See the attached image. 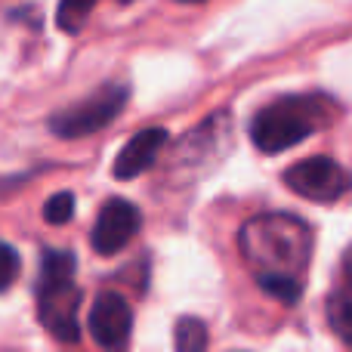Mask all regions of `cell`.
Returning <instances> with one entry per match:
<instances>
[{"mask_svg":"<svg viewBox=\"0 0 352 352\" xmlns=\"http://www.w3.org/2000/svg\"><path fill=\"white\" fill-rule=\"evenodd\" d=\"M238 244L256 275H297L309 260L312 232L297 217L266 213L244 226Z\"/></svg>","mask_w":352,"mask_h":352,"instance_id":"cell-1","label":"cell"},{"mask_svg":"<svg viewBox=\"0 0 352 352\" xmlns=\"http://www.w3.org/2000/svg\"><path fill=\"white\" fill-rule=\"evenodd\" d=\"M331 99L324 96H281L260 109L250 121V140L260 152L278 155L300 146L331 118Z\"/></svg>","mask_w":352,"mask_h":352,"instance_id":"cell-2","label":"cell"},{"mask_svg":"<svg viewBox=\"0 0 352 352\" xmlns=\"http://www.w3.org/2000/svg\"><path fill=\"white\" fill-rule=\"evenodd\" d=\"M130 90L124 84H105L99 87L93 96L80 99L78 105H68V109L56 111L50 118V130H53L59 140H80V136H90L96 130L109 127L118 115L127 105Z\"/></svg>","mask_w":352,"mask_h":352,"instance_id":"cell-3","label":"cell"},{"mask_svg":"<svg viewBox=\"0 0 352 352\" xmlns=\"http://www.w3.org/2000/svg\"><path fill=\"white\" fill-rule=\"evenodd\" d=\"M285 182L300 198L331 204V201H340L352 188V173L337 164L334 158H328V155H316V158L297 161L294 167H287Z\"/></svg>","mask_w":352,"mask_h":352,"instance_id":"cell-4","label":"cell"},{"mask_svg":"<svg viewBox=\"0 0 352 352\" xmlns=\"http://www.w3.org/2000/svg\"><path fill=\"white\" fill-rule=\"evenodd\" d=\"M140 229H142L140 207L124 198H111V201H105L102 210H99L96 226H93V232H90V244L99 256H111L127 248Z\"/></svg>","mask_w":352,"mask_h":352,"instance_id":"cell-5","label":"cell"},{"mask_svg":"<svg viewBox=\"0 0 352 352\" xmlns=\"http://www.w3.org/2000/svg\"><path fill=\"white\" fill-rule=\"evenodd\" d=\"M90 334L93 340L102 349H118L130 340V331H133V312L130 303L115 291H102L93 300L90 309Z\"/></svg>","mask_w":352,"mask_h":352,"instance_id":"cell-6","label":"cell"},{"mask_svg":"<svg viewBox=\"0 0 352 352\" xmlns=\"http://www.w3.org/2000/svg\"><path fill=\"white\" fill-rule=\"evenodd\" d=\"M78 306H80V291L72 285V287H65V291L37 297V318H41V324L53 334V340L78 343L80 340Z\"/></svg>","mask_w":352,"mask_h":352,"instance_id":"cell-7","label":"cell"},{"mask_svg":"<svg viewBox=\"0 0 352 352\" xmlns=\"http://www.w3.org/2000/svg\"><path fill=\"white\" fill-rule=\"evenodd\" d=\"M164 146H167V130L164 127L140 130V133H133L127 142H124V148L115 158L111 173H115L118 179H133V176H140L142 170H148V167L158 161V155H161Z\"/></svg>","mask_w":352,"mask_h":352,"instance_id":"cell-8","label":"cell"},{"mask_svg":"<svg viewBox=\"0 0 352 352\" xmlns=\"http://www.w3.org/2000/svg\"><path fill=\"white\" fill-rule=\"evenodd\" d=\"M74 269H78V260H74L72 250L47 248V250L41 254V275H37V297L72 287V285H74Z\"/></svg>","mask_w":352,"mask_h":352,"instance_id":"cell-9","label":"cell"},{"mask_svg":"<svg viewBox=\"0 0 352 352\" xmlns=\"http://www.w3.org/2000/svg\"><path fill=\"white\" fill-rule=\"evenodd\" d=\"M328 324L343 343H352V287L328 300Z\"/></svg>","mask_w":352,"mask_h":352,"instance_id":"cell-10","label":"cell"},{"mask_svg":"<svg viewBox=\"0 0 352 352\" xmlns=\"http://www.w3.org/2000/svg\"><path fill=\"white\" fill-rule=\"evenodd\" d=\"M96 0H59L56 6V25H59L65 34H78L84 28V22L90 19Z\"/></svg>","mask_w":352,"mask_h":352,"instance_id":"cell-11","label":"cell"},{"mask_svg":"<svg viewBox=\"0 0 352 352\" xmlns=\"http://www.w3.org/2000/svg\"><path fill=\"white\" fill-rule=\"evenodd\" d=\"M173 346L179 352H201L207 346V328L201 318H179L173 328Z\"/></svg>","mask_w":352,"mask_h":352,"instance_id":"cell-12","label":"cell"},{"mask_svg":"<svg viewBox=\"0 0 352 352\" xmlns=\"http://www.w3.org/2000/svg\"><path fill=\"white\" fill-rule=\"evenodd\" d=\"M260 287L272 297H278L281 303H297L300 294H303V285H300L297 275H256Z\"/></svg>","mask_w":352,"mask_h":352,"instance_id":"cell-13","label":"cell"},{"mask_svg":"<svg viewBox=\"0 0 352 352\" xmlns=\"http://www.w3.org/2000/svg\"><path fill=\"white\" fill-rule=\"evenodd\" d=\"M74 217V195L72 192H56L53 198L43 204V219L50 226H62Z\"/></svg>","mask_w":352,"mask_h":352,"instance_id":"cell-14","label":"cell"},{"mask_svg":"<svg viewBox=\"0 0 352 352\" xmlns=\"http://www.w3.org/2000/svg\"><path fill=\"white\" fill-rule=\"evenodd\" d=\"M19 269H22V260H19V254L10 248V244L0 241V291H6V287L16 281Z\"/></svg>","mask_w":352,"mask_h":352,"instance_id":"cell-15","label":"cell"},{"mask_svg":"<svg viewBox=\"0 0 352 352\" xmlns=\"http://www.w3.org/2000/svg\"><path fill=\"white\" fill-rule=\"evenodd\" d=\"M343 285L352 287V248L343 254Z\"/></svg>","mask_w":352,"mask_h":352,"instance_id":"cell-16","label":"cell"},{"mask_svg":"<svg viewBox=\"0 0 352 352\" xmlns=\"http://www.w3.org/2000/svg\"><path fill=\"white\" fill-rule=\"evenodd\" d=\"M179 3H201V0H179Z\"/></svg>","mask_w":352,"mask_h":352,"instance_id":"cell-17","label":"cell"},{"mask_svg":"<svg viewBox=\"0 0 352 352\" xmlns=\"http://www.w3.org/2000/svg\"><path fill=\"white\" fill-rule=\"evenodd\" d=\"M118 3H133V0H118Z\"/></svg>","mask_w":352,"mask_h":352,"instance_id":"cell-18","label":"cell"}]
</instances>
